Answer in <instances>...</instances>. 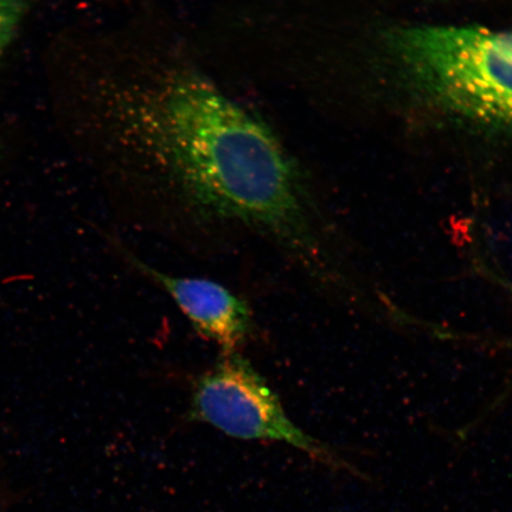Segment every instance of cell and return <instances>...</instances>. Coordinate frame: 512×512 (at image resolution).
<instances>
[{
	"label": "cell",
	"instance_id": "cell-1",
	"mask_svg": "<svg viewBox=\"0 0 512 512\" xmlns=\"http://www.w3.org/2000/svg\"><path fill=\"white\" fill-rule=\"evenodd\" d=\"M81 82L96 160L124 213L197 234L245 233L315 268L306 179L283 134L169 11L126 10Z\"/></svg>",
	"mask_w": 512,
	"mask_h": 512
},
{
	"label": "cell",
	"instance_id": "cell-2",
	"mask_svg": "<svg viewBox=\"0 0 512 512\" xmlns=\"http://www.w3.org/2000/svg\"><path fill=\"white\" fill-rule=\"evenodd\" d=\"M388 47L420 91L478 123L512 128V29L415 25Z\"/></svg>",
	"mask_w": 512,
	"mask_h": 512
},
{
	"label": "cell",
	"instance_id": "cell-3",
	"mask_svg": "<svg viewBox=\"0 0 512 512\" xmlns=\"http://www.w3.org/2000/svg\"><path fill=\"white\" fill-rule=\"evenodd\" d=\"M189 419L230 438L292 446L332 470L366 479L329 446L294 424L278 394L240 352L222 354L198 377L192 388Z\"/></svg>",
	"mask_w": 512,
	"mask_h": 512
},
{
	"label": "cell",
	"instance_id": "cell-4",
	"mask_svg": "<svg viewBox=\"0 0 512 512\" xmlns=\"http://www.w3.org/2000/svg\"><path fill=\"white\" fill-rule=\"evenodd\" d=\"M120 253L128 265L168 293L197 334L215 343L222 354L239 352L254 335L249 305L227 287L210 279L175 277L159 271L123 247Z\"/></svg>",
	"mask_w": 512,
	"mask_h": 512
},
{
	"label": "cell",
	"instance_id": "cell-5",
	"mask_svg": "<svg viewBox=\"0 0 512 512\" xmlns=\"http://www.w3.org/2000/svg\"><path fill=\"white\" fill-rule=\"evenodd\" d=\"M27 11V0H0V55L16 35Z\"/></svg>",
	"mask_w": 512,
	"mask_h": 512
},
{
	"label": "cell",
	"instance_id": "cell-6",
	"mask_svg": "<svg viewBox=\"0 0 512 512\" xmlns=\"http://www.w3.org/2000/svg\"><path fill=\"white\" fill-rule=\"evenodd\" d=\"M0 512H17L14 497L2 478H0Z\"/></svg>",
	"mask_w": 512,
	"mask_h": 512
}]
</instances>
